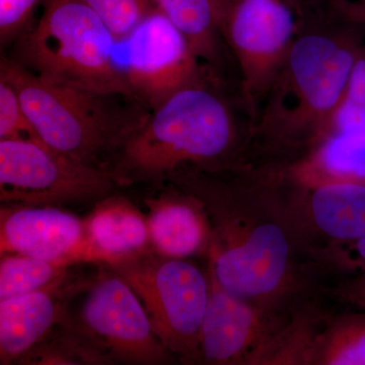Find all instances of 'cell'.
I'll list each match as a JSON object with an SVG mask.
<instances>
[{
    "label": "cell",
    "mask_w": 365,
    "mask_h": 365,
    "mask_svg": "<svg viewBox=\"0 0 365 365\" xmlns=\"http://www.w3.org/2000/svg\"><path fill=\"white\" fill-rule=\"evenodd\" d=\"M43 0H0V53L29 29L31 19Z\"/></svg>",
    "instance_id": "25"
},
{
    "label": "cell",
    "mask_w": 365,
    "mask_h": 365,
    "mask_svg": "<svg viewBox=\"0 0 365 365\" xmlns=\"http://www.w3.org/2000/svg\"><path fill=\"white\" fill-rule=\"evenodd\" d=\"M351 131H365V44L357 54L339 103L322 139L331 134Z\"/></svg>",
    "instance_id": "23"
},
{
    "label": "cell",
    "mask_w": 365,
    "mask_h": 365,
    "mask_svg": "<svg viewBox=\"0 0 365 365\" xmlns=\"http://www.w3.org/2000/svg\"><path fill=\"white\" fill-rule=\"evenodd\" d=\"M323 260L336 270L354 273V276L365 273V237L354 241L329 244L322 254Z\"/></svg>",
    "instance_id": "27"
},
{
    "label": "cell",
    "mask_w": 365,
    "mask_h": 365,
    "mask_svg": "<svg viewBox=\"0 0 365 365\" xmlns=\"http://www.w3.org/2000/svg\"><path fill=\"white\" fill-rule=\"evenodd\" d=\"M122 42L155 9L150 0H81Z\"/></svg>",
    "instance_id": "24"
},
{
    "label": "cell",
    "mask_w": 365,
    "mask_h": 365,
    "mask_svg": "<svg viewBox=\"0 0 365 365\" xmlns=\"http://www.w3.org/2000/svg\"><path fill=\"white\" fill-rule=\"evenodd\" d=\"M225 86V78L211 74L151 110L113 163L118 187L177 181L225 167L249 143L250 132V123L241 124L240 118L248 116H239L245 111L240 98L227 95Z\"/></svg>",
    "instance_id": "2"
},
{
    "label": "cell",
    "mask_w": 365,
    "mask_h": 365,
    "mask_svg": "<svg viewBox=\"0 0 365 365\" xmlns=\"http://www.w3.org/2000/svg\"><path fill=\"white\" fill-rule=\"evenodd\" d=\"M9 137L35 138L21 112L16 91L0 71V139Z\"/></svg>",
    "instance_id": "26"
},
{
    "label": "cell",
    "mask_w": 365,
    "mask_h": 365,
    "mask_svg": "<svg viewBox=\"0 0 365 365\" xmlns=\"http://www.w3.org/2000/svg\"><path fill=\"white\" fill-rule=\"evenodd\" d=\"M202 201L211 222L209 274L230 294L272 312L294 287V235L268 185L204 187L195 175L178 181Z\"/></svg>",
    "instance_id": "3"
},
{
    "label": "cell",
    "mask_w": 365,
    "mask_h": 365,
    "mask_svg": "<svg viewBox=\"0 0 365 365\" xmlns=\"http://www.w3.org/2000/svg\"><path fill=\"white\" fill-rule=\"evenodd\" d=\"M292 181L307 190L326 185L365 184V131L322 139L288 167Z\"/></svg>",
    "instance_id": "16"
},
{
    "label": "cell",
    "mask_w": 365,
    "mask_h": 365,
    "mask_svg": "<svg viewBox=\"0 0 365 365\" xmlns=\"http://www.w3.org/2000/svg\"><path fill=\"white\" fill-rule=\"evenodd\" d=\"M150 252L145 213L125 197H103L83 218L78 264L112 266Z\"/></svg>",
    "instance_id": "13"
},
{
    "label": "cell",
    "mask_w": 365,
    "mask_h": 365,
    "mask_svg": "<svg viewBox=\"0 0 365 365\" xmlns=\"http://www.w3.org/2000/svg\"><path fill=\"white\" fill-rule=\"evenodd\" d=\"M83 218L55 205L0 206V255L78 265Z\"/></svg>",
    "instance_id": "12"
},
{
    "label": "cell",
    "mask_w": 365,
    "mask_h": 365,
    "mask_svg": "<svg viewBox=\"0 0 365 365\" xmlns=\"http://www.w3.org/2000/svg\"><path fill=\"white\" fill-rule=\"evenodd\" d=\"M42 4L37 25L20 37L18 63L59 85L135 97L115 61L114 36L90 7L81 0Z\"/></svg>",
    "instance_id": "5"
},
{
    "label": "cell",
    "mask_w": 365,
    "mask_h": 365,
    "mask_svg": "<svg viewBox=\"0 0 365 365\" xmlns=\"http://www.w3.org/2000/svg\"><path fill=\"white\" fill-rule=\"evenodd\" d=\"M365 44L361 4L331 0L304 11L294 42L250 125L249 143L302 157L325 135Z\"/></svg>",
    "instance_id": "1"
},
{
    "label": "cell",
    "mask_w": 365,
    "mask_h": 365,
    "mask_svg": "<svg viewBox=\"0 0 365 365\" xmlns=\"http://www.w3.org/2000/svg\"><path fill=\"white\" fill-rule=\"evenodd\" d=\"M309 191L312 222L329 244L365 237V184L326 185Z\"/></svg>",
    "instance_id": "17"
},
{
    "label": "cell",
    "mask_w": 365,
    "mask_h": 365,
    "mask_svg": "<svg viewBox=\"0 0 365 365\" xmlns=\"http://www.w3.org/2000/svg\"><path fill=\"white\" fill-rule=\"evenodd\" d=\"M302 13L297 0H215L216 28L237 66V95L251 122L294 42Z\"/></svg>",
    "instance_id": "6"
},
{
    "label": "cell",
    "mask_w": 365,
    "mask_h": 365,
    "mask_svg": "<svg viewBox=\"0 0 365 365\" xmlns=\"http://www.w3.org/2000/svg\"><path fill=\"white\" fill-rule=\"evenodd\" d=\"M332 294L346 304L365 309V273L341 283L333 290Z\"/></svg>",
    "instance_id": "28"
},
{
    "label": "cell",
    "mask_w": 365,
    "mask_h": 365,
    "mask_svg": "<svg viewBox=\"0 0 365 365\" xmlns=\"http://www.w3.org/2000/svg\"><path fill=\"white\" fill-rule=\"evenodd\" d=\"M81 297L62 319L86 336L114 364H172L175 356L153 332L143 302L130 285L103 266L97 276L73 285Z\"/></svg>",
    "instance_id": "8"
},
{
    "label": "cell",
    "mask_w": 365,
    "mask_h": 365,
    "mask_svg": "<svg viewBox=\"0 0 365 365\" xmlns=\"http://www.w3.org/2000/svg\"><path fill=\"white\" fill-rule=\"evenodd\" d=\"M210 278V292L199 336L200 361L251 364L280 325L272 312L230 294Z\"/></svg>",
    "instance_id": "11"
},
{
    "label": "cell",
    "mask_w": 365,
    "mask_h": 365,
    "mask_svg": "<svg viewBox=\"0 0 365 365\" xmlns=\"http://www.w3.org/2000/svg\"><path fill=\"white\" fill-rule=\"evenodd\" d=\"M153 253L185 259L208 252L211 222L202 201L191 192H163L144 200Z\"/></svg>",
    "instance_id": "14"
},
{
    "label": "cell",
    "mask_w": 365,
    "mask_h": 365,
    "mask_svg": "<svg viewBox=\"0 0 365 365\" xmlns=\"http://www.w3.org/2000/svg\"><path fill=\"white\" fill-rule=\"evenodd\" d=\"M361 4V6H364V9H365V0H362L361 4Z\"/></svg>",
    "instance_id": "29"
},
{
    "label": "cell",
    "mask_w": 365,
    "mask_h": 365,
    "mask_svg": "<svg viewBox=\"0 0 365 365\" xmlns=\"http://www.w3.org/2000/svg\"><path fill=\"white\" fill-rule=\"evenodd\" d=\"M327 319L319 312L297 314L289 323L276 328L255 355L251 364H311L317 336Z\"/></svg>",
    "instance_id": "19"
},
{
    "label": "cell",
    "mask_w": 365,
    "mask_h": 365,
    "mask_svg": "<svg viewBox=\"0 0 365 365\" xmlns=\"http://www.w3.org/2000/svg\"><path fill=\"white\" fill-rule=\"evenodd\" d=\"M143 302L153 332L184 364L200 361L199 336L210 292V278L184 259L150 252L112 266Z\"/></svg>",
    "instance_id": "7"
},
{
    "label": "cell",
    "mask_w": 365,
    "mask_h": 365,
    "mask_svg": "<svg viewBox=\"0 0 365 365\" xmlns=\"http://www.w3.org/2000/svg\"><path fill=\"white\" fill-rule=\"evenodd\" d=\"M327 319L312 354L314 365H365V309Z\"/></svg>",
    "instance_id": "20"
},
{
    "label": "cell",
    "mask_w": 365,
    "mask_h": 365,
    "mask_svg": "<svg viewBox=\"0 0 365 365\" xmlns=\"http://www.w3.org/2000/svg\"><path fill=\"white\" fill-rule=\"evenodd\" d=\"M68 278L44 289L0 300V365L16 364L57 325L71 287Z\"/></svg>",
    "instance_id": "15"
},
{
    "label": "cell",
    "mask_w": 365,
    "mask_h": 365,
    "mask_svg": "<svg viewBox=\"0 0 365 365\" xmlns=\"http://www.w3.org/2000/svg\"><path fill=\"white\" fill-rule=\"evenodd\" d=\"M117 187L110 173L73 162L37 139H0V206L81 202Z\"/></svg>",
    "instance_id": "9"
},
{
    "label": "cell",
    "mask_w": 365,
    "mask_h": 365,
    "mask_svg": "<svg viewBox=\"0 0 365 365\" xmlns=\"http://www.w3.org/2000/svg\"><path fill=\"white\" fill-rule=\"evenodd\" d=\"M150 2L185 34L203 63L225 78L227 52L216 28L215 0H150Z\"/></svg>",
    "instance_id": "18"
},
{
    "label": "cell",
    "mask_w": 365,
    "mask_h": 365,
    "mask_svg": "<svg viewBox=\"0 0 365 365\" xmlns=\"http://www.w3.org/2000/svg\"><path fill=\"white\" fill-rule=\"evenodd\" d=\"M16 364H113L86 336L60 319L54 329Z\"/></svg>",
    "instance_id": "21"
},
{
    "label": "cell",
    "mask_w": 365,
    "mask_h": 365,
    "mask_svg": "<svg viewBox=\"0 0 365 365\" xmlns=\"http://www.w3.org/2000/svg\"><path fill=\"white\" fill-rule=\"evenodd\" d=\"M71 264L23 255H0V300L52 287L68 277Z\"/></svg>",
    "instance_id": "22"
},
{
    "label": "cell",
    "mask_w": 365,
    "mask_h": 365,
    "mask_svg": "<svg viewBox=\"0 0 365 365\" xmlns=\"http://www.w3.org/2000/svg\"><path fill=\"white\" fill-rule=\"evenodd\" d=\"M122 42L126 44L127 58L122 73L150 111L182 88L218 74L202 66L188 38L158 9Z\"/></svg>",
    "instance_id": "10"
},
{
    "label": "cell",
    "mask_w": 365,
    "mask_h": 365,
    "mask_svg": "<svg viewBox=\"0 0 365 365\" xmlns=\"http://www.w3.org/2000/svg\"><path fill=\"white\" fill-rule=\"evenodd\" d=\"M0 71L16 91L34 137L91 169L111 174L118 153L150 114L134 96L52 83L2 53Z\"/></svg>",
    "instance_id": "4"
}]
</instances>
